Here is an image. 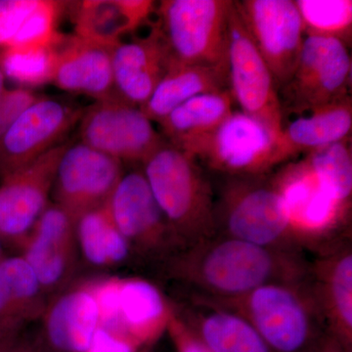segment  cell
<instances>
[{"label":"cell","mask_w":352,"mask_h":352,"mask_svg":"<svg viewBox=\"0 0 352 352\" xmlns=\"http://www.w3.org/2000/svg\"><path fill=\"white\" fill-rule=\"evenodd\" d=\"M58 41L46 47L8 48L4 51L0 56V67L6 78L23 87L51 82Z\"/></svg>","instance_id":"4dcf8cb0"},{"label":"cell","mask_w":352,"mask_h":352,"mask_svg":"<svg viewBox=\"0 0 352 352\" xmlns=\"http://www.w3.org/2000/svg\"><path fill=\"white\" fill-rule=\"evenodd\" d=\"M39 95L25 87L6 88L0 98V141L14 122L39 98Z\"/></svg>","instance_id":"d6a6232c"},{"label":"cell","mask_w":352,"mask_h":352,"mask_svg":"<svg viewBox=\"0 0 352 352\" xmlns=\"http://www.w3.org/2000/svg\"><path fill=\"white\" fill-rule=\"evenodd\" d=\"M230 0H163L155 27L170 63L227 65Z\"/></svg>","instance_id":"ba28073f"},{"label":"cell","mask_w":352,"mask_h":352,"mask_svg":"<svg viewBox=\"0 0 352 352\" xmlns=\"http://www.w3.org/2000/svg\"><path fill=\"white\" fill-rule=\"evenodd\" d=\"M166 333L170 338L175 352H212L175 314V308Z\"/></svg>","instance_id":"836d02e7"},{"label":"cell","mask_w":352,"mask_h":352,"mask_svg":"<svg viewBox=\"0 0 352 352\" xmlns=\"http://www.w3.org/2000/svg\"><path fill=\"white\" fill-rule=\"evenodd\" d=\"M351 78L349 45L337 38L305 36L295 72L279 89L282 116L349 96Z\"/></svg>","instance_id":"30bf717a"},{"label":"cell","mask_w":352,"mask_h":352,"mask_svg":"<svg viewBox=\"0 0 352 352\" xmlns=\"http://www.w3.org/2000/svg\"><path fill=\"white\" fill-rule=\"evenodd\" d=\"M307 352H352L342 346L338 340L333 339L326 333L319 342H317L309 351Z\"/></svg>","instance_id":"d590c367"},{"label":"cell","mask_w":352,"mask_h":352,"mask_svg":"<svg viewBox=\"0 0 352 352\" xmlns=\"http://www.w3.org/2000/svg\"><path fill=\"white\" fill-rule=\"evenodd\" d=\"M192 157L224 176H264L295 156L282 132L242 111H233Z\"/></svg>","instance_id":"52a82bcc"},{"label":"cell","mask_w":352,"mask_h":352,"mask_svg":"<svg viewBox=\"0 0 352 352\" xmlns=\"http://www.w3.org/2000/svg\"><path fill=\"white\" fill-rule=\"evenodd\" d=\"M19 337L0 340V352H13L14 346Z\"/></svg>","instance_id":"8d00e7d4"},{"label":"cell","mask_w":352,"mask_h":352,"mask_svg":"<svg viewBox=\"0 0 352 352\" xmlns=\"http://www.w3.org/2000/svg\"><path fill=\"white\" fill-rule=\"evenodd\" d=\"M229 90L240 111L282 132L276 83L232 2L227 23Z\"/></svg>","instance_id":"7c38bea8"},{"label":"cell","mask_w":352,"mask_h":352,"mask_svg":"<svg viewBox=\"0 0 352 352\" xmlns=\"http://www.w3.org/2000/svg\"><path fill=\"white\" fill-rule=\"evenodd\" d=\"M351 139L308 152L303 157L317 177L347 207L352 208Z\"/></svg>","instance_id":"f1b7e54d"},{"label":"cell","mask_w":352,"mask_h":352,"mask_svg":"<svg viewBox=\"0 0 352 352\" xmlns=\"http://www.w3.org/2000/svg\"><path fill=\"white\" fill-rule=\"evenodd\" d=\"M141 168L182 249L214 235V186L195 157L166 141Z\"/></svg>","instance_id":"277c9868"},{"label":"cell","mask_w":352,"mask_h":352,"mask_svg":"<svg viewBox=\"0 0 352 352\" xmlns=\"http://www.w3.org/2000/svg\"><path fill=\"white\" fill-rule=\"evenodd\" d=\"M234 2L279 90L293 76L305 38L302 17L296 2L293 0Z\"/></svg>","instance_id":"4fadbf2b"},{"label":"cell","mask_w":352,"mask_h":352,"mask_svg":"<svg viewBox=\"0 0 352 352\" xmlns=\"http://www.w3.org/2000/svg\"><path fill=\"white\" fill-rule=\"evenodd\" d=\"M6 76L4 75L3 71H2L1 67H0V98H1L2 94L6 91Z\"/></svg>","instance_id":"74e56055"},{"label":"cell","mask_w":352,"mask_h":352,"mask_svg":"<svg viewBox=\"0 0 352 352\" xmlns=\"http://www.w3.org/2000/svg\"><path fill=\"white\" fill-rule=\"evenodd\" d=\"M47 296L20 254L6 256L0 263V340L19 337L39 322Z\"/></svg>","instance_id":"603a6c76"},{"label":"cell","mask_w":352,"mask_h":352,"mask_svg":"<svg viewBox=\"0 0 352 352\" xmlns=\"http://www.w3.org/2000/svg\"><path fill=\"white\" fill-rule=\"evenodd\" d=\"M82 113L65 102L39 97L0 141V179L60 145Z\"/></svg>","instance_id":"e0dca14e"},{"label":"cell","mask_w":352,"mask_h":352,"mask_svg":"<svg viewBox=\"0 0 352 352\" xmlns=\"http://www.w3.org/2000/svg\"><path fill=\"white\" fill-rule=\"evenodd\" d=\"M234 104L229 89L198 95L162 120L160 132L168 144L192 156L233 112Z\"/></svg>","instance_id":"d4e9b609"},{"label":"cell","mask_w":352,"mask_h":352,"mask_svg":"<svg viewBox=\"0 0 352 352\" xmlns=\"http://www.w3.org/2000/svg\"><path fill=\"white\" fill-rule=\"evenodd\" d=\"M13 352H57L50 346L46 344L45 340L41 337L39 331L38 333L25 335V331L20 336Z\"/></svg>","instance_id":"e575fe53"},{"label":"cell","mask_w":352,"mask_h":352,"mask_svg":"<svg viewBox=\"0 0 352 352\" xmlns=\"http://www.w3.org/2000/svg\"><path fill=\"white\" fill-rule=\"evenodd\" d=\"M4 244L3 240H2L1 236H0V263H1L2 259L6 258V254H4Z\"/></svg>","instance_id":"f35d334b"},{"label":"cell","mask_w":352,"mask_h":352,"mask_svg":"<svg viewBox=\"0 0 352 352\" xmlns=\"http://www.w3.org/2000/svg\"><path fill=\"white\" fill-rule=\"evenodd\" d=\"M100 326L89 352H143L166 335L173 314L170 296L150 280L105 276L88 280Z\"/></svg>","instance_id":"7a4b0ae2"},{"label":"cell","mask_w":352,"mask_h":352,"mask_svg":"<svg viewBox=\"0 0 352 352\" xmlns=\"http://www.w3.org/2000/svg\"><path fill=\"white\" fill-rule=\"evenodd\" d=\"M145 352H154V349H149V351H146Z\"/></svg>","instance_id":"ab89813d"},{"label":"cell","mask_w":352,"mask_h":352,"mask_svg":"<svg viewBox=\"0 0 352 352\" xmlns=\"http://www.w3.org/2000/svg\"><path fill=\"white\" fill-rule=\"evenodd\" d=\"M41 337L57 352H89L100 326L99 307L88 280L50 298L41 320Z\"/></svg>","instance_id":"d6986e66"},{"label":"cell","mask_w":352,"mask_h":352,"mask_svg":"<svg viewBox=\"0 0 352 352\" xmlns=\"http://www.w3.org/2000/svg\"><path fill=\"white\" fill-rule=\"evenodd\" d=\"M80 259L95 270H111L135 261L107 207L95 208L76 220Z\"/></svg>","instance_id":"83f0119b"},{"label":"cell","mask_w":352,"mask_h":352,"mask_svg":"<svg viewBox=\"0 0 352 352\" xmlns=\"http://www.w3.org/2000/svg\"><path fill=\"white\" fill-rule=\"evenodd\" d=\"M305 36L340 39L349 45L352 32L351 0H296Z\"/></svg>","instance_id":"f546056e"},{"label":"cell","mask_w":352,"mask_h":352,"mask_svg":"<svg viewBox=\"0 0 352 352\" xmlns=\"http://www.w3.org/2000/svg\"><path fill=\"white\" fill-rule=\"evenodd\" d=\"M282 133L294 156L351 139V95L302 112L286 113L282 118Z\"/></svg>","instance_id":"484cf974"},{"label":"cell","mask_w":352,"mask_h":352,"mask_svg":"<svg viewBox=\"0 0 352 352\" xmlns=\"http://www.w3.org/2000/svg\"><path fill=\"white\" fill-rule=\"evenodd\" d=\"M270 178L305 254H316L351 239L352 208L322 183L305 159L284 164Z\"/></svg>","instance_id":"8992f818"},{"label":"cell","mask_w":352,"mask_h":352,"mask_svg":"<svg viewBox=\"0 0 352 352\" xmlns=\"http://www.w3.org/2000/svg\"><path fill=\"white\" fill-rule=\"evenodd\" d=\"M78 38L113 47L149 19L150 0H85L67 2Z\"/></svg>","instance_id":"cb8c5ba5"},{"label":"cell","mask_w":352,"mask_h":352,"mask_svg":"<svg viewBox=\"0 0 352 352\" xmlns=\"http://www.w3.org/2000/svg\"><path fill=\"white\" fill-rule=\"evenodd\" d=\"M189 298L239 314L273 352H307L328 333L307 278L263 285L235 298Z\"/></svg>","instance_id":"3957f363"},{"label":"cell","mask_w":352,"mask_h":352,"mask_svg":"<svg viewBox=\"0 0 352 352\" xmlns=\"http://www.w3.org/2000/svg\"><path fill=\"white\" fill-rule=\"evenodd\" d=\"M80 122V142L122 164L141 166L166 142L140 107L119 98L95 101Z\"/></svg>","instance_id":"8fae6325"},{"label":"cell","mask_w":352,"mask_h":352,"mask_svg":"<svg viewBox=\"0 0 352 352\" xmlns=\"http://www.w3.org/2000/svg\"><path fill=\"white\" fill-rule=\"evenodd\" d=\"M308 284L328 335L352 351V241L310 258Z\"/></svg>","instance_id":"ac0fdd59"},{"label":"cell","mask_w":352,"mask_h":352,"mask_svg":"<svg viewBox=\"0 0 352 352\" xmlns=\"http://www.w3.org/2000/svg\"><path fill=\"white\" fill-rule=\"evenodd\" d=\"M38 0H0V56L10 47Z\"/></svg>","instance_id":"1f68e13d"},{"label":"cell","mask_w":352,"mask_h":352,"mask_svg":"<svg viewBox=\"0 0 352 352\" xmlns=\"http://www.w3.org/2000/svg\"><path fill=\"white\" fill-rule=\"evenodd\" d=\"M19 251L50 300L73 284L80 265L75 220L50 201Z\"/></svg>","instance_id":"2e32d148"},{"label":"cell","mask_w":352,"mask_h":352,"mask_svg":"<svg viewBox=\"0 0 352 352\" xmlns=\"http://www.w3.org/2000/svg\"><path fill=\"white\" fill-rule=\"evenodd\" d=\"M106 207L138 263L157 270L182 250L155 200L141 166L124 171Z\"/></svg>","instance_id":"9c48e42d"},{"label":"cell","mask_w":352,"mask_h":352,"mask_svg":"<svg viewBox=\"0 0 352 352\" xmlns=\"http://www.w3.org/2000/svg\"><path fill=\"white\" fill-rule=\"evenodd\" d=\"M68 144H60L0 179V236L20 249L50 205L58 164Z\"/></svg>","instance_id":"9a60e30c"},{"label":"cell","mask_w":352,"mask_h":352,"mask_svg":"<svg viewBox=\"0 0 352 352\" xmlns=\"http://www.w3.org/2000/svg\"><path fill=\"white\" fill-rule=\"evenodd\" d=\"M214 235L305 254L292 231L283 201L270 175L226 176L214 191Z\"/></svg>","instance_id":"5b68a950"},{"label":"cell","mask_w":352,"mask_h":352,"mask_svg":"<svg viewBox=\"0 0 352 352\" xmlns=\"http://www.w3.org/2000/svg\"><path fill=\"white\" fill-rule=\"evenodd\" d=\"M170 64V55L155 25L143 38L120 41L112 47L113 85L118 98L142 107Z\"/></svg>","instance_id":"44dd1931"},{"label":"cell","mask_w":352,"mask_h":352,"mask_svg":"<svg viewBox=\"0 0 352 352\" xmlns=\"http://www.w3.org/2000/svg\"><path fill=\"white\" fill-rule=\"evenodd\" d=\"M175 314L212 352H273L245 318L226 308L189 298H171Z\"/></svg>","instance_id":"7402d4cb"},{"label":"cell","mask_w":352,"mask_h":352,"mask_svg":"<svg viewBox=\"0 0 352 352\" xmlns=\"http://www.w3.org/2000/svg\"><path fill=\"white\" fill-rule=\"evenodd\" d=\"M124 171V164L115 157L82 142L68 144L58 164L52 203L76 221L106 205Z\"/></svg>","instance_id":"5bb4252c"},{"label":"cell","mask_w":352,"mask_h":352,"mask_svg":"<svg viewBox=\"0 0 352 352\" xmlns=\"http://www.w3.org/2000/svg\"><path fill=\"white\" fill-rule=\"evenodd\" d=\"M229 89L227 65L170 63L149 100L140 107L159 124L184 102L198 95Z\"/></svg>","instance_id":"4316f807"},{"label":"cell","mask_w":352,"mask_h":352,"mask_svg":"<svg viewBox=\"0 0 352 352\" xmlns=\"http://www.w3.org/2000/svg\"><path fill=\"white\" fill-rule=\"evenodd\" d=\"M310 258L226 236L214 235L176 252L157 268L179 296L230 298L270 283L302 281Z\"/></svg>","instance_id":"6da1fadb"},{"label":"cell","mask_w":352,"mask_h":352,"mask_svg":"<svg viewBox=\"0 0 352 352\" xmlns=\"http://www.w3.org/2000/svg\"><path fill=\"white\" fill-rule=\"evenodd\" d=\"M51 83L95 101L118 98L113 85L112 47L62 34L56 44Z\"/></svg>","instance_id":"ffe728a7"}]
</instances>
